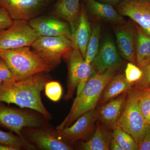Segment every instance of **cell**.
Here are the masks:
<instances>
[{"label": "cell", "mask_w": 150, "mask_h": 150, "mask_svg": "<svg viewBox=\"0 0 150 150\" xmlns=\"http://www.w3.org/2000/svg\"><path fill=\"white\" fill-rule=\"evenodd\" d=\"M48 81L46 75L41 73L23 80L2 83L0 85V102L30 108L50 119L51 114L44 106L41 97V92Z\"/></svg>", "instance_id": "1"}, {"label": "cell", "mask_w": 150, "mask_h": 150, "mask_svg": "<svg viewBox=\"0 0 150 150\" xmlns=\"http://www.w3.org/2000/svg\"><path fill=\"white\" fill-rule=\"evenodd\" d=\"M118 69H111L103 73L92 75L82 91L75 98L67 117L56 129L60 130L71 126L81 115L95 109L105 87Z\"/></svg>", "instance_id": "2"}, {"label": "cell", "mask_w": 150, "mask_h": 150, "mask_svg": "<svg viewBox=\"0 0 150 150\" xmlns=\"http://www.w3.org/2000/svg\"><path fill=\"white\" fill-rule=\"evenodd\" d=\"M0 58L5 62L17 81L52 70L30 47L0 50Z\"/></svg>", "instance_id": "3"}, {"label": "cell", "mask_w": 150, "mask_h": 150, "mask_svg": "<svg viewBox=\"0 0 150 150\" xmlns=\"http://www.w3.org/2000/svg\"><path fill=\"white\" fill-rule=\"evenodd\" d=\"M148 124L140 109L136 90L131 88L127 92L125 105L116 125L131 135L139 147Z\"/></svg>", "instance_id": "4"}, {"label": "cell", "mask_w": 150, "mask_h": 150, "mask_svg": "<svg viewBox=\"0 0 150 150\" xmlns=\"http://www.w3.org/2000/svg\"><path fill=\"white\" fill-rule=\"evenodd\" d=\"M32 51L52 70L58 67L72 50L71 40L64 36H38L31 46Z\"/></svg>", "instance_id": "5"}, {"label": "cell", "mask_w": 150, "mask_h": 150, "mask_svg": "<svg viewBox=\"0 0 150 150\" xmlns=\"http://www.w3.org/2000/svg\"><path fill=\"white\" fill-rule=\"evenodd\" d=\"M65 59L68 67L67 91L64 98L66 101L72 98L77 88V96L82 91L91 76L93 67L85 62L78 48H74Z\"/></svg>", "instance_id": "6"}, {"label": "cell", "mask_w": 150, "mask_h": 150, "mask_svg": "<svg viewBox=\"0 0 150 150\" xmlns=\"http://www.w3.org/2000/svg\"><path fill=\"white\" fill-rule=\"evenodd\" d=\"M46 124V121L32 112L7 106L0 102V126L22 139H24L22 134L23 128L44 127Z\"/></svg>", "instance_id": "7"}, {"label": "cell", "mask_w": 150, "mask_h": 150, "mask_svg": "<svg viewBox=\"0 0 150 150\" xmlns=\"http://www.w3.org/2000/svg\"><path fill=\"white\" fill-rule=\"evenodd\" d=\"M38 36L28 21L13 20L10 27L0 30V50L31 47Z\"/></svg>", "instance_id": "8"}, {"label": "cell", "mask_w": 150, "mask_h": 150, "mask_svg": "<svg viewBox=\"0 0 150 150\" xmlns=\"http://www.w3.org/2000/svg\"><path fill=\"white\" fill-rule=\"evenodd\" d=\"M23 138L35 148L43 150H71L73 148L58 135L55 130L25 127L22 131Z\"/></svg>", "instance_id": "9"}, {"label": "cell", "mask_w": 150, "mask_h": 150, "mask_svg": "<svg viewBox=\"0 0 150 150\" xmlns=\"http://www.w3.org/2000/svg\"><path fill=\"white\" fill-rule=\"evenodd\" d=\"M97 119V111L93 109L81 115L71 126L55 131L65 142L74 144L89 138L94 131L95 123Z\"/></svg>", "instance_id": "10"}, {"label": "cell", "mask_w": 150, "mask_h": 150, "mask_svg": "<svg viewBox=\"0 0 150 150\" xmlns=\"http://www.w3.org/2000/svg\"><path fill=\"white\" fill-rule=\"evenodd\" d=\"M113 28L120 56L129 62L137 65L136 25L130 22H126L124 24L115 25Z\"/></svg>", "instance_id": "11"}, {"label": "cell", "mask_w": 150, "mask_h": 150, "mask_svg": "<svg viewBox=\"0 0 150 150\" xmlns=\"http://www.w3.org/2000/svg\"><path fill=\"white\" fill-rule=\"evenodd\" d=\"M115 6L121 15L131 18L150 35V1L123 0Z\"/></svg>", "instance_id": "12"}, {"label": "cell", "mask_w": 150, "mask_h": 150, "mask_svg": "<svg viewBox=\"0 0 150 150\" xmlns=\"http://www.w3.org/2000/svg\"><path fill=\"white\" fill-rule=\"evenodd\" d=\"M28 22L38 36H64L71 40L72 33L69 24L58 17H35Z\"/></svg>", "instance_id": "13"}, {"label": "cell", "mask_w": 150, "mask_h": 150, "mask_svg": "<svg viewBox=\"0 0 150 150\" xmlns=\"http://www.w3.org/2000/svg\"><path fill=\"white\" fill-rule=\"evenodd\" d=\"M41 0H0L13 20L29 21L35 17L44 4Z\"/></svg>", "instance_id": "14"}, {"label": "cell", "mask_w": 150, "mask_h": 150, "mask_svg": "<svg viewBox=\"0 0 150 150\" xmlns=\"http://www.w3.org/2000/svg\"><path fill=\"white\" fill-rule=\"evenodd\" d=\"M123 63L115 43L106 38L91 64L98 72L102 73L110 69H119Z\"/></svg>", "instance_id": "15"}, {"label": "cell", "mask_w": 150, "mask_h": 150, "mask_svg": "<svg viewBox=\"0 0 150 150\" xmlns=\"http://www.w3.org/2000/svg\"><path fill=\"white\" fill-rule=\"evenodd\" d=\"M87 11L96 20L115 25L124 24L123 16L113 8V6L100 2L96 0H83Z\"/></svg>", "instance_id": "16"}, {"label": "cell", "mask_w": 150, "mask_h": 150, "mask_svg": "<svg viewBox=\"0 0 150 150\" xmlns=\"http://www.w3.org/2000/svg\"><path fill=\"white\" fill-rule=\"evenodd\" d=\"M81 5L79 23L76 29L72 34L71 41L73 47L78 48L84 59H85L92 29L84 4L82 3Z\"/></svg>", "instance_id": "17"}, {"label": "cell", "mask_w": 150, "mask_h": 150, "mask_svg": "<svg viewBox=\"0 0 150 150\" xmlns=\"http://www.w3.org/2000/svg\"><path fill=\"white\" fill-rule=\"evenodd\" d=\"M81 5L80 0H59L54 6V15L69 23L72 34L77 27Z\"/></svg>", "instance_id": "18"}, {"label": "cell", "mask_w": 150, "mask_h": 150, "mask_svg": "<svg viewBox=\"0 0 150 150\" xmlns=\"http://www.w3.org/2000/svg\"><path fill=\"white\" fill-rule=\"evenodd\" d=\"M127 92L101 106L97 111L98 119L111 129L115 126L125 105Z\"/></svg>", "instance_id": "19"}, {"label": "cell", "mask_w": 150, "mask_h": 150, "mask_svg": "<svg viewBox=\"0 0 150 150\" xmlns=\"http://www.w3.org/2000/svg\"><path fill=\"white\" fill-rule=\"evenodd\" d=\"M134 84L127 81L124 74H115L105 87L98 104L105 103L124 92L128 91Z\"/></svg>", "instance_id": "20"}, {"label": "cell", "mask_w": 150, "mask_h": 150, "mask_svg": "<svg viewBox=\"0 0 150 150\" xmlns=\"http://www.w3.org/2000/svg\"><path fill=\"white\" fill-rule=\"evenodd\" d=\"M112 132L106 127L98 125L92 137L81 144L84 150H109Z\"/></svg>", "instance_id": "21"}, {"label": "cell", "mask_w": 150, "mask_h": 150, "mask_svg": "<svg viewBox=\"0 0 150 150\" xmlns=\"http://www.w3.org/2000/svg\"><path fill=\"white\" fill-rule=\"evenodd\" d=\"M135 25L137 30V65L141 69L150 61V35L139 25Z\"/></svg>", "instance_id": "22"}, {"label": "cell", "mask_w": 150, "mask_h": 150, "mask_svg": "<svg viewBox=\"0 0 150 150\" xmlns=\"http://www.w3.org/2000/svg\"><path fill=\"white\" fill-rule=\"evenodd\" d=\"M0 143L10 146L16 150H35L36 148L30 143L12 132H4L0 130Z\"/></svg>", "instance_id": "23"}, {"label": "cell", "mask_w": 150, "mask_h": 150, "mask_svg": "<svg viewBox=\"0 0 150 150\" xmlns=\"http://www.w3.org/2000/svg\"><path fill=\"white\" fill-rule=\"evenodd\" d=\"M100 31L101 25L97 23H95L92 28L85 59V62L89 64H91L99 51Z\"/></svg>", "instance_id": "24"}, {"label": "cell", "mask_w": 150, "mask_h": 150, "mask_svg": "<svg viewBox=\"0 0 150 150\" xmlns=\"http://www.w3.org/2000/svg\"><path fill=\"white\" fill-rule=\"evenodd\" d=\"M112 137L123 150H139V147L131 135L115 125L112 129Z\"/></svg>", "instance_id": "25"}, {"label": "cell", "mask_w": 150, "mask_h": 150, "mask_svg": "<svg viewBox=\"0 0 150 150\" xmlns=\"http://www.w3.org/2000/svg\"><path fill=\"white\" fill-rule=\"evenodd\" d=\"M135 90L141 111L147 123L150 124V88Z\"/></svg>", "instance_id": "26"}, {"label": "cell", "mask_w": 150, "mask_h": 150, "mask_svg": "<svg viewBox=\"0 0 150 150\" xmlns=\"http://www.w3.org/2000/svg\"><path fill=\"white\" fill-rule=\"evenodd\" d=\"M45 92L49 99L54 102L59 101L62 95V88L59 82L48 81L45 85Z\"/></svg>", "instance_id": "27"}, {"label": "cell", "mask_w": 150, "mask_h": 150, "mask_svg": "<svg viewBox=\"0 0 150 150\" xmlns=\"http://www.w3.org/2000/svg\"><path fill=\"white\" fill-rule=\"evenodd\" d=\"M141 70L142 72V77L134 84L131 88L141 90L150 88V61Z\"/></svg>", "instance_id": "28"}, {"label": "cell", "mask_w": 150, "mask_h": 150, "mask_svg": "<svg viewBox=\"0 0 150 150\" xmlns=\"http://www.w3.org/2000/svg\"><path fill=\"white\" fill-rule=\"evenodd\" d=\"M124 74L129 82L134 83L139 80L142 77V72L137 65L129 62L125 69Z\"/></svg>", "instance_id": "29"}, {"label": "cell", "mask_w": 150, "mask_h": 150, "mask_svg": "<svg viewBox=\"0 0 150 150\" xmlns=\"http://www.w3.org/2000/svg\"><path fill=\"white\" fill-rule=\"evenodd\" d=\"M0 79L3 83L17 81L5 62L1 58H0Z\"/></svg>", "instance_id": "30"}, {"label": "cell", "mask_w": 150, "mask_h": 150, "mask_svg": "<svg viewBox=\"0 0 150 150\" xmlns=\"http://www.w3.org/2000/svg\"><path fill=\"white\" fill-rule=\"evenodd\" d=\"M13 22V20L5 9L0 6V30L10 27Z\"/></svg>", "instance_id": "31"}, {"label": "cell", "mask_w": 150, "mask_h": 150, "mask_svg": "<svg viewBox=\"0 0 150 150\" xmlns=\"http://www.w3.org/2000/svg\"><path fill=\"white\" fill-rule=\"evenodd\" d=\"M139 150H150V124L148 123L144 135L139 146Z\"/></svg>", "instance_id": "32"}, {"label": "cell", "mask_w": 150, "mask_h": 150, "mask_svg": "<svg viewBox=\"0 0 150 150\" xmlns=\"http://www.w3.org/2000/svg\"><path fill=\"white\" fill-rule=\"evenodd\" d=\"M110 150H123V148L112 137L110 143Z\"/></svg>", "instance_id": "33"}, {"label": "cell", "mask_w": 150, "mask_h": 150, "mask_svg": "<svg viewBox=\"0 0 150 150\" xmlns=\"http://www.w3.org/2000/svg\"><path fill=\"white\" fill-rule=\"evenodd\" d=\"M96 1H98L100 2L108 4L112 6H115L119 4L123 0H96Z\"/></svg>", "instance_id": "34"}, {"label": "cell", "mask_w": 150, "mask_h": 150, "mask_svg": "<svg viewBox=\"0 0 150 150\" xmlns=\"http://www.w3.org/2000/svg\"><path fill=\"white\" fill-rule=\"evenodd\" d=\"M0 150H16L14 148L0 143Z\"/></svg>", "instance_id": "35"}, {"label": "cell", "mask_w": 150, "mask_h": 150, "mask_svg": "<svg viewBox=\"0 0 150 150\" xmlns=\"http://www.w3.org/2000/svg\"><path fill=\"white\" fill-rule=\"evenodd\" d=\"M132 1H150V0H132Z\"/></svg>", "instance_id": "36"}, {"label": "cell", "mask_w": 150, "mask_h": 150, "mask_svg": "<svg viewBox=\"0 0 150 150\" xmlns=\"http://www.w3.org/2000/svg\"><path fill=\"white\" fill-rule=\"evenodd\" d=\"M3 82L2 81H1V80L0 79V85Z\"/></svg>", "instance_id": "37"}, {"label": "cell", "mask_w": 150, "mask_h": 150, "mask_svg": "<svg viewBox=\"0 0 150 150\" xmlns=\"http://www.w3.org/2000/svg\"><path fill=\"white\" fill-rule=\"evenodd\" d=\"M41 1H43L45 2V1H49V0H41Z\"/></svg>", "instance_id": "38"}]
</instances>
